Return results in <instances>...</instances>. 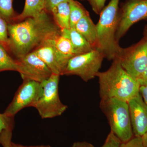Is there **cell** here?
I'll list each match as a JSON object with an SVG mask.
<instances>
[{
  "label": "cell",
  "instance_id": "1",
  "mask_svg": "<svg viewBox=\"0 0 147 147\" xmlns=\"http://www.w3.org/2000/svg\"><path fill=\"white\" fill-rule=\"evenodd\" d=\"M7 50L16 57H23L42 42L61 34V30L45 10L34 17L8 24Z\"/></svg>",
  "mask_w": 147,
  "mask_h": 147
},
{
  "label": "cell",
  "instance_id": "2",
  "mask_svg": "<svg viewBox=\"0 0 147 147\" xmlns=\"http://www.w3.org/2000/svg\"><path fill=\"white\" fill-rule=\"evenodd\" d=\"M113 61L108 70L99 71L97 75L100 98H117L128 102L140 93L141 86L123 68L118 59Z\"/></svg>",
  "mask_w": 147,
  "mask_h": 147
},
{
  "label": "cell",
  "instance_id": "3",
  "mask_svg": "<svg viewBox=\"0 0 147 147\" xmlns=\"http://www.w3.org/2000/svg\"><path fill=\"white\" fill-rule=\"evenodd\" d=\"M120 0H111L100 14L96 25L98 50L108 60L118 58L122 47L117 41L116 34L119 19Z\"/></svg>",
  "mask_w": 147,
  "mask_h": 147
},
{
  "label": "cell",
  "instance_id": "4",
  "mask_svg": "<svg viewBox=\"0 0 147 147\" xmlns=\"http://www.w3.org/2000/svg\"><path fill=\"white\" fill-rule=\"evenodd\" d=\"M100 108L108 119L111 131L121 143L133 138L128 102L115 98L101 99Z\"/></svg>",
  "mask_w": 147,
  "mask_h": 147
},
{
  "label": "cell",
  "instance_id": "5",
  "mask_svg": "<svg viewBox=\"0 0 147 147\" xmlns=\"http://www.w3.org/2000/svg\"><path fill=\"white\" fill-rule=\"evenodd\" d=\"M60 75L52 74L41 82L42 92L39 99L34 105L41 118L50 119L61 115L67 109L62 102L59 92Z\"/></svg>",
  "mask_w": 147,
  "mask_h": 147
},
{
  "label": "cell",
  "instance_id": "6",
  "mask_svg": "<svg viewBox=\"0 0 147 147\" xmlns=\"http://www.w3.org/2000/svg\"><path fill=\"white\" fill-rule=\"evenodd\" d=\"M104 58L103 54L96 49L75 55L69 61L61 75H75L88 82L97 77Z\"/></svg>",
  "mask_w": 147,
  "mask_h": 147
},
{
  "label": "cell",
  "instance_id": "7",
  "mask_svg": "<svg viewBox=\"0 0 147 147\" xmlns=\"http://www.w3.org/2000/svg\"><path fill=\"white\" fill-rule=\"evenodd\" d=\"M121 65L132 78L139 80L144 71L147 63V40L140 41L127 48H122L117 58Z\"/></svg>",
  "mask_w": 147,
  "mask_h": 147
},
{
  "label": "cell",
  "instance_id": "8",
  "mask_svg": "<svg viewBox=\"0 0 147 147\" xmlns=\"http://www.w3.org/2000/svg\"><path fill=\"white\" fill-rule=\"evenodd\" d=\"M142 20H147V0H126L122 3L119 9L117 41L119 42L134 24Z\"/></svg>",
  "mask_w": 147,
  "mask_h": 147
},
{
  "label": "cell",
  "instance_id": "9",
  "mask_svg": "<svg viewBox=\"0 0 147 147\" xmlns=\"http://www.w3.org/2000/svg\"><path fill=\"white\" fill-rule=\"evenodd\" d=\"M42 87L41 83L30 79H23L12 101L5 111L7 115L14 117L22 109L33 107L41 96Z\"/></svg>",
  "mask_w": 147,
  "mask_h": 147
},
{
  "label": "cell",
  "instance_id": "10",
  "mask_svg": "<svg viewBox=\"0 0 147 147\" xmlns=\"http://www.w3.org/2000/svg\"><path fill=\"white\" fill-rule=\"evenodd\" d=\"M16 60L18 64V72L23 79H30L41 83L53 74L34 51Z\"/></svg>",
  "mask_w": 147,
  "mask_h": 147
},
{
  "label": "cell",
  "instance_id": "11",
  "mask_svg": "<svg viewBox=\"0 0 147 147\" xmlns=\"http://www.w3.org/2000/svg\"><path fill=\"white\" fill-rule=\"evenodd\" d=\"M128 103L133 134L142 137L147 132V104L140 93Z\"/></svg>",
  "mask_w": 147,
  "mask_h": 147
},
{
  "label": "cell",
  "instance_id": "12",
  "mask_svg": "<svg viewBox=\"0 0 147 147\" xmlns=\"http://www.w3.org/2000/svg\"><path fill=\"white\" fill-rule=\"evenodd\" d=\"M53 38L45 40L33 51L47 66L52 73L61 76L62 69L53 43Z\"/></svg>",
  "mask_w": 147,
  "mask_h": 147
},
{
  "label": "cell",
  "instance_id": "13",
  "mask_svg": "<svg viewBox=\"0 0 147 147\" xmlns=\"http://www.w3.org/2000/svg\"><path fill=\"white\" fill-rule=\"evenodd\" d=\"M74 28L84 37L94 49H97L98 37L96 25L93 22L89 13L83 16L78 21Z\"/></svg>",
  "mask_w": 147,
  "mask_h": 147
},
{
  "label": "cell",
  "instance_id": "14",
  "mask_svg": "<svg viewBox=\"0 0 147 147\" xmlns=\"http://www.w3.org/2000/svg\"><path fill=\"white\" fill-rule=\"evenodd\" d=\"M61 34L69 40L75 55L88 53L94 50L91 45L74 28L62 30Z\"/></svg>",
  "mask_w": 147,
  "mask_h": 147
},
{
  "label": "cell",
  "instance_id": "15",
  "mask_svg": "<svg viewBox=\"0 0 147 147\" xmlns=\"http://www.w3.org/2000/svg\"><path fill=\"white\" fill-rule=\"evenodd\" d=\"M53 40L63 71L69 61L75 55L70 41L65 37L60 34L53 38Z\"/></svg>",
  "mask_w": 147,
  "mask_h": 147
},
{
  "label": "cell",
  "instance_id": "16",
  "mask_svg": "<svg viewBox=\"0 0 147 147\" xmlns=\"http://www.w3.org/2000/svg\"><path fill=\"white\" fill-rule=\"evenodd\" d=\"M53 19L61 30L70 28V8L68 2L61 3L51 11Z\"/></svg>",
  "mask_w": 147,
  "mask_h": 147
},
{
  "label": "cell",
  "instance_id": "17",
  "mask_svg": "<svg viewBox=\"0 0 147 147\" xmlns=\"http://www.w3.org/2000/svg\"><path fill=\"white\" fill-rule=\"evenodd\" d=\"M44 6L45 0H26L24 10L20 15L16 16L15 22L37 16L44 10Z\"/></svg>",
  "mask_w": 147,
  "mask_h": 147
},
{
  "label": "cell",
  "instance_id": "18",
  "mask_svg": "<svg viewBox=\"0 0 147 147\" xmlns=\"http://www.w3.org/2000/svg\"><path fill=\"white\" fill-rule=\"evenodd\" d=\"M5 71H18V64L5 47L0 44V72Z\"/></svg>",
  "mask_w": 147,
  "mask_h": 147
},
{
  "label": "cell",
  "instance_id": "19",
  "mask_svg": "<svg viewBox=\"0 0 147 147\" xmlns=\"http://www.w3.org/2000/svg\"><path fill=\"white\" fill-rule=\"evenodd\" d=\"M69 4L70 8V28H74L78 21L89 12L81 3L75 0H71Z\"/></svg>",
  "mask_w": 147,
  "mask_h": 147
},
{
  "label": "cell",
  "instance_id": "20",
  "mask_svg": "<svg viewBox=\"0 0 147 147\" xmlns=\"http://www.w3.org/2000/svg\"><path fill=\"white\" fill-rule=\"evenodd\" d=\"M13 7V0H0V17L8 24L15 22L16 17Z\"/></svg>",
  "mask_w": 147,
  "mask_h": 147
},
{
  "label": "cell",
  "instance_id": "21",
  "mask_svg": "<svg viewBox=\"0 0 147 147\" xmlns=\"http://www.w3.org/2000/svg\"><path fill=\"white\" fill-rule=\"evenodd\" d=\"M14 125V117L0 113V136L5 130L13 129Z\"/></svg>",
  "mask_w": 147,
  "mask_h": 147
},
{
  "label": "cell",
  "instance_id": "22",
  "mask_svg": "<svg viewBox=\"0 0 147 147\" xmlns=\"http://www.w3.org/2000/svg\"><path fill=\"white\" fill-rule=\"evenodd\" d=\"M8 23L0 17V44L7 50L8 42Z\"/></svg>",
  "mask_w": 147,
  "mask_h": 147
},
{
  "label": "cell",
  "instance_id": "23",
  "mask_svg": "<svg viewBox=\"0 0 147 147\" xmlns=\"http://www.w3.org/2000/svg\"><path fill=\"white\" fill-rule=\"evenodd\" d=\"M13 129H7L2 132L0 136V144L3 147H13L11 141Z\"/></svg>",
  "mask_w": 147,
  "mask_h": 147
},
{
  "label": "cell",
  "instance_id": "24",
  "mask_svg": "<svg viewBox=\"0 0 147 147\" xmlns=\"http://www.w3.org/2000/svg\"><path fill=\"white\" fill-rule=\"evenodd\" d=\"M121 143L120 140L112 131L108 134L105 143L101 147H119Z\"/></svg>",
  "mask_w": 147,
  "mask_h": 147
},
{
  "label": "cell",
  "instance_id": "25",
  "mask_svg": "<svg viewBox=\"0 0 147 147\" xmlns=\"http://www.w3.org/2000/svg\"><path fill=\"white\" fill-rule=\"evenodd\" d=\"M119 147H145L142 137H134L129 141L121 143Z\"/></svg>",
  "mask_w": 147,
  "mask_h": 147
},
{
  "label": "cell",
  "instance_id": "26",
  "mask_svg": "<svg viewBox=\"0 0 147 147\" xmlns=\"http://www.w3.org/2000/svg\"><path fill=\"white\" fill-rule=\"evenodd\" d=\"M92 9L95 13L100 15L103 8L105 7L106 0H88Z\"/></svg>",
  "mask_w": 147,
  "mask_h": 147
},
{
  "label": "cell",
  "instance_id": "27",
  "mask_svg": "<svg viewBox=\"0 0 147 147\" xmlns=\"http://www.w3.org/2000/svg\"><path fill=\"white\" fill-rule=\"evenodd\" d=\"M71 0H45L44 10L47 13H51L52 10L61 3L69 2Z\"/></svg>",
  "mask_w": 147,
  "mask_h": 147
},
{
  "label": "cell",
  "instance_id": "28",
  "mask_svg": "<svg viewBox=\"0 0 147 147\" xmlns=\"http://www.w3.org/2000/svg\"><path fill=\"white\" fill-rule=\"evenodd\" d=\"M138 81L141 86H146L147 85V63L144 71Z\"/></svg>",
  "mask_w": 147,
  "mask_h": 147
},
{
  "label": "cell",
  "instance_id": "29",
  "mask_svg": "<svg viewBox=\"0 0 147 147\" xmlns=\"http://www.w3.org/2000/svg\"><path fill=\"white\" fill-rule=\"evenodd\" d=\"M139 91L144 101L147 104V85L141 86Z\"/></svg>",
  "mask_w": 147,
  "mask_h": 147
},
{
  "label": "cell",
  "instance_id": "30",
  "mask_svg": "<svg viewBox=\"0 0 147 147\" xmlns=\"http://www.w3.org/2000/svg\"><path fill=\"white\" fill-rule=\"evenodd\" d=\"M71 147H95L91 144L86 142H76L74 143Z\"/></svg>",
  "mask_w": 147,
  "mask_h": 147
},
{
  "label": "cell",
  "instance_id": "31",
  "mask_svg": "<svg viewBox=\"0 0 147 147\" xmlns=\"http://www.w3.org/2000/svg\"><path fill=\"white\" fill-rule=\"evenodd\" d=\"M12 147H52L50 145H40L37 146H26L20 144H15L12 142Z\"/></svg>",
  "mask_w": 147,
  "mask_h": 147
},
{
  "label": "cell",
  "instance_id": "32",
  "mask_svg": "<svg viewBox=\"0 0 147 147\" xmlns=\"http://www.w3.org/2000/svg\"><path fill=\"white\" fill-rule=\"evenodd\" d=\"M145 147H147V132L142 137Z\"/></svg>",
  "mask_w": 147,
  "mask_h": 147
},
{
  "label": "cell",
  "instance_id": "33",
  "mask_svg": "<svg viewBox=\"0 0 147 147\" xmlns=\"http://www.w3.org/2000/svg\"><path fill=\"white\" fill-rule=\"evenodd\" d=\"M143 34H144L143 37L147 40V25H145L144 28Z\"/></svg>",
  "mask_w": 147,
  "mask_h": 147
},
{
  "label": "cell",
  "instance_id": "34",
  "mask_svg": "<svg viewBox=\"0 0 147 147\" xmlns=\"http://www.w3.org/2000/svg\"><path fill=\"white\" fill-rule=\"evenodd\" d=\"M81 1H84V0H81Z\"/></svg>",
  "mask_w": 147,
  "mask_h": 147
}]
</instances>
